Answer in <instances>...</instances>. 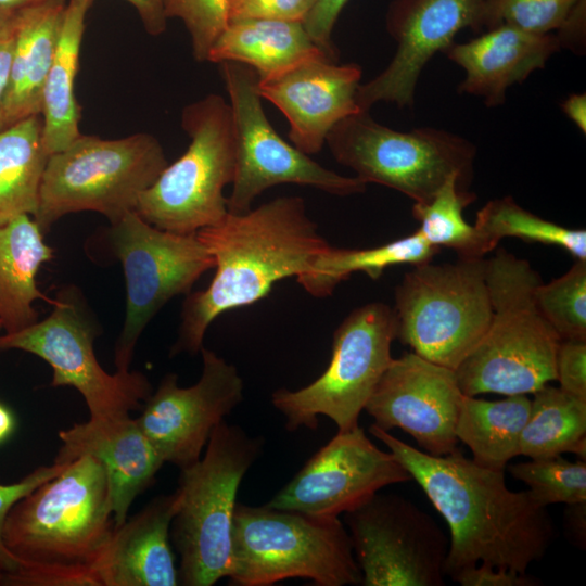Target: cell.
I'll list each match as a JSON object with an SVG mask.
<instances>
[{
  "instance_id": "1",
  "label": "cell",
  "mask_w": 586,
  "mask_h": 586,
  "mask_svg": "<svg viewBox=\"0 0 586 586\" xmlns=\"http://www.w3.org/2000/svg\"><path fill=\"white\" fill-rule=\"evenodd\" d=\"M369 431L446 521L450 533L446 576L453 578L477 563L525 573L546 555L555 539L547 507L536 502L528 491L510 489L504 471L482 467L458 448L433 456L374 424Z\"/></svg>"
},
{
  "instance_id": "2",
  "label": "cell",
  "mask_w": 586,
  "mask_h": 586,
  "mask_svg": "<svg viewBox=\"0 0 586 586\" xmlns=\"http://www.w3.org/2000/svg\"><path fill=\"white\" fill-rule=\"evenodd\" d=\"M196 235L214 259L215 275L183 302L170 356L196 354L222 313L256 303L273 284L298 277L330 244L301 196H280L244 213H230Z\"/></svg>"
},
{
  "instance_id": "3",
  "label": "cell",
  "mask_w": 586,
  "mask_h": 586,
  "mask_svg": "<svg viewBox=\"0 0 586 586\" xmlns=\"http://www.w3.org/2000/svg\"><path fill=\"white\" fill-rule=\"evenodd\" d=\"M114 527L104 468L80 456L10 510L3 542L21 563L11 575L47 586H101L98 569Z\"/></svg>"
},
{
  "instance_id": "4",
  "label": "cell",
  "mask_w": 586,
  "mask_h": 586,
  "mask_svg": "<svg viewBox=\"0 0 586 586\" xmlns=\"http://www.w3.org/2000/svg\"><path fill=\"white\" fill-rule=\"evenodd\" d=\"M492 318L474 348L456 368L462 394H533L556 380L561 339L539 311L534 292L542 278L505 249L486 259Z\"/></svg>"
},
{
  "instance_id": "5",
  "label": "cell",
  "mask_w": 586,
  "mask_h": 586,
  "mask_svg": "<svg viewBox=\"0 0 586 586\" xmlns=\"http://www.w3.org/2000/svg\"><path fill=\"white\" fill-rule=\"evenodd\" d=\"M259 451L258 438L222 420L204 456L180 469L170 525V539L180 556V585L211 586L228 577L238 488Z\"/></svg>"
},
{
  "instance_id": "6",
  "label": "cell",
  "mask_w": 586,
  "mask_h": 586,
  "mask_svg": "<svg viewBox=\"0 0 586 586\" xmlns=\"http://www.w3.org/2000/svg\"><path fill=\"white\" fill-rule=\"evenodd\" d=\"M228 577L238 586H270L291 577L344 586L361 584L362 575L339 518L237 504Z\"/></svg>"
},
{
  "instance_id": "7",
  "label": "cell",
  "mask_w": 586,
  "mask_h": 586,
  "mask_svg": "<svg viewBox=\"0 0 586 586\" xmlns=\"http://www.w3.org/2000/svg\"><path fill=\"white\" fill-rule=\"evenodd\" d=\"M167 165L151 133L118 139L81 133L49 155L33 218L44 235L63 216L82 211L100 213L113 225L136 209L141 193Z\"/></svg>"
},
{
  "instance_id": "8",
  "label": "cell",
  "mask_w": 586,
  "mask_h": 586,
  "mask_svg": "<svg viewBox=\"0 0 586 586\" xmlns=\"http://www.w3.org/2000/svg\"><path fill=\"white\" fill-rule=\"evenodd\" d=\"M181 127L190 138L188 149L141 193L135 211L156 228L190 234L228 213L224 189L235 170L230 104L209 93L182 110Z\"/></svg>"
},
{
  "instance_id": "9",
  "label": "cell",
  "mask_w": 586,
  "mask_h": 586,
  "mask_svg": "<svg viewBox=\"0 0 586 586\" xmlns=\"http://www.w3.org/2000/svg\"><path fill=\"white\" fill-rule=\"evenodd\" d=\"M326 144L366 184L394 189L415 203L429 202L453 175L464 190L473 178L476 148L468 139L434 127L397 131L366 110L339 122Z\"/></svg>"
},
{
  "instance_id": "10",
  "label": "cell",
  "mask_w": 586,
  "mask_h": 586,
  "mask_svg": "<svg viewBox=\"0 0 586 586\" xmlns=\"http://www.w3.org/2000/svg\"><path fill=\"white\" fill-rule=\"evenodd\" d=\"M396 339L419 356L456 370L488 328L486 258L416 265L395 289Z\"/></svg>"
},
{
  "instance_id": "11",
  "label": "cell",
  "mask_w": 586,
  "mask_h": 586,
  "mask_svg": "<svg viewBox=\"0 0 586 586\" xmlns=\"http://www.w3.org/2000/svg\"><path fill=\"white\" fill-rule=\"evenodd\" d=\"M396 332L394 309L385 303L370 302L352 310L334 331L326 371L300 390L272 393L271 402L285 417L288 430L316 429L319 416L333 420L339 431L358 426L361 410L393 360Z\"/></svg>"
},
{
  "instance_id": "12",
  "label": "cell",
  "mask_w": 586,
  "mask_h": 586,
  "mask_svg": "<svg viewBox=\"0 0 586 586\" xmlns=\"http://www.w3.org/2000/svg\"><path fill=\"white\" fill-rule=\"evenodd\" d=\"M48 317L0 335V349H20L38 356L52 370L51 386H72L84 397L92 419L129 416L152 393L140 371L106 372L98 361L94 341L101 329L75 286L59 292Z\"/></svg>"
},
{
  "instance_id": "13",
  "label": "cell",
  "mask_w": 586,
  "mask_h": 586,
  "mask_svg": "<svg viewBox=\"0 0 586 586\" xmlns=\"http://www.w3.org/2000/svg\"><path fill=\"white\" fill-rule=\"evenodd\" d=\"M219 71L229 97L235 146L228 212L249 211L259 194L281 183L309 186L339 196L366 190L367 184L357 177L321 166L279 136L264 112L258 76L252 67L221 62Z\"/></svg>"
},
{
  "instance_id": "14",
  "label": "cell",
  "mask_w": 586,
  "mask_h": 586,
  "mask_svg": "<svg viewBox=\"0 0 586 586\" xmlns=\"http://www.w3.org/2000/svg\"><path fill=\"white\" fill-rule=\"evenodd\" d=\"M109 240L126 283V314L114 364L117 371H128L151 319L173 297L191 293L196 280L214 268V259L196 233L162 230L136 211L111 225Z\"/></svg>"
},
{
  "instance_id": "15",
  "label": "cell",
  "mask_w": 586,
  "mask_h": 586,
  "mask_svg": "<svg viewBox=\"0 0 586 586\" xmlns=\"http://www.w3.org/2000/svg\"><path fill=\"white\" fill-rule=\"evenodd\" d=\"M365 586H443L449 539L430 514L378 492L344 513Z\"/></svg>"
},
{
  "instance_id": "16",
  "label": "cell",
  "mask_w": 586,
  "mask_h": 586,
  "mask_svg": "<svg viewBox=\"0 0 586 586\" xmlns=\"http://www.w3.org/2000/svg\"><path fill=\"white\" fill-rule=\"evenodd\" d=\"M410 480L396 457L374 445L358 425L337 431L266 506L333 519L383 487Z\"/></svg>"
},
{
  "instance_id": "17",
  "label": "cell",
  "mask_w": 586,
  "mask_h": 586,
  "mask_svg": "<svg viewBox=\"0 0 586 586\" xmlns=\"http://www.w3.org/2000/svg\"><path fill=\"white\" fill-rule=\"evenodd\" d=\"M202 374L189 386L167 373L142 405L137 418L164 462L187 468L202 456L213 430L243 399L237 368L213 351L201 348Z\"/></svg>"
},
{
  "instance_id": "18",
  "label": "cell",
  "mask_w": 586,
  "mask_h": 586,
  "mask_svg": "<svg viewBox=\"0 0 586 586\" xmlns=\"http://www.w3.org/2000/svg\"><path fill=\"white\" fill-rule=\"evenodd\" d=\"M485 0H394L387 30L396 43L388 65L371 80L360 84L356 100L369 111L379 102L411 107L419 77L437 53L462 29L483 27Z\"/></svg>"
},
{
  "instance_id": "19",
  "label": "cell",
  "mask_w": 586,
  "mask_h": 586,
  "mask_svg": "<svg viewBox=\"0 0 586 586\" xmlns=\"http://www.w3.org/2000/svg\"><path fill=\"white\" fill-rule=\"evenodd\" d=\"M462 395L455 370L411 352L393 358L365 410L378 428L402 429L424 453L444 456L457 449Z\"/></svg>"
},
{
  "instance_id": "20",
  "label": "cell",
  "mask_w": 586,
  "mask_h": 586,
  "mask_svg": "<svg viewBox=\"0 0 586 586\" xmlns=\"http://www.w3.org/2000/svg\"><path fill=\"white\" fill-rule=\"evenodd\" d=\"M361 68L327 55L304 60L276 75L258 78V92L286 117L289 139L303 153L321 151L331 129L361 111L356 94Z\"/></svg>"
},
{
  "instance_id": "21",
  "label": "cell",
  "mask_w": 586,
  "mask_h": 586,
  "mask_svg": "<svg viewBox=\"0 0 586 586\" xmlns=\"http://www.w3.org/2000/svg\"><path fill=\"white\" fill-rule=\"evenodd\" d=\"M55 462L87 455L106 473L115 527L122 525L133 500L149 487L165 463L137 418L92 419L61 430Z\"/></svg>"
},
{
  "instance_id": "22",
  "label": "cell",
  "mask_w": 586,
  "mask_h": 586,
  "mask_svg": "<svg viewBox=\"0 0 586 586\" xmlns=\"http://www.w3.org/2000/svg\"><path fill=\"white\" fill-rule=\"evenodd\" d=\"M560 49L556 34H532L499 25L470 41L451 42L443 52L464 71L458 91L480 97L493 107L505 102L509 87L544 68Z\"/></svg>"
},
{
  "instance_id": "23",
  "label": "cell",
  "mask_w": 586,
  "mask_h": 586,
  "mask_svg": "<svg viewBox=\"0 0 586 586\" xmlns=\"http://www.w3.org/2000/svg\"><path fill=\"white\" fill-rule=\"evenodd\" d=\"M176 493L150 501L114 527L99 565L101 586H176L178 569L170 545Z\"/></svg>"
},
{
  "instance_id": "24",
  "label": "cell",
  "mask_w": 586,
  "mask_h": 586,
  "mask_svg": "<svg viewBox=\"0 0 586 586\" xmlns=\"http://www.w3.org/2000/svg\"><path fill=\"white\" fill-rule=\"evenodd\" d=\"M66 0L17 11L3 128L41 114L42 90L59 41Z\"/></svg>"
},
{
  "instance_id": "25",
  "label": "cell",
  "mask_w": 586,
  "mask_h": 586,
  "mask_svg": "<svg viewBox=\"0 0 586 586\" xmlns=\"http://www.w3.org/2000/svg\"><path fill=\"white\" fill-rule=\"evenodd\" d=\"M53 249L29 215L0 225V324L4 333L38 320L37 300L53 303L38 288L36 276L51 260Z\"/></svg>"
},
{
  "instance_id": "26",
  "label": "cell",
  "mask_w": 586,
  "mask_h": 586,
  "mask_svg": "<svg viewBox=\"0 0 586 586\" xmlns=\"http://www.w3.org/2000/svg\"><path fill=\"white\" fill-rule=\"evenodd\" d=\"M319 55L329 56L311 40L303 23L245 18L228 23L207 61L241 63L252 67L258 78H264Z\"/></svg>"
},
{
  "instance_id": "27",
  "label": "cell",
  "mask_w": 586,
  "mask_h": 586,
  "mask_svg": "<svg viewBox=\"0 0 586 586\" xmlns=\"http://www.w3.org/2000/svg\"><path fill=\"white\" fill-rule=\"evenodd\" d=\"M93 0H66L59 41L48 72L41 103L42 142L48 155L80 135L81 107L75 94L86 16Z\"/></svg>"
},
{
  "instance_id": "28",
  "label": "cell",
  "mask_w": 586,
  "mask_h": 586,
  "mask_svg": "<svg viewBox=\"0 0 586 586\" xmlns=\"http://www.w3.org/2000/svg\"><path fill=\"white\" fill-rule=\"evenodd\" d=\"M530 409L531 399L524 394L500 400L463 394L455 428L457 440L470 448L473 461L504 471L520 455L521 433Z\"/></svg>"
},
{
  "instance_id": "29",
  "label": "cell",
  "mask_w": 586,
  "mask_h": 586,
  "mask_svg": "<svg viewBox=\"0 0 586 586\" xmlns=\"http://www.w3.org/2000/svg\"><path fill=\"white\" fill-rule=\"evenodd\" d=\"M48 157L40 115L0 130V225L35 216Z\"/></svg>"
},
{
  "instance_id": "30",
  "label": "cell",
  "mask_w": 586,
  "mask_h": 586,
  "mask_svg": "<svg viewBox=\"0 0 586 586\" xmlns=\"http://www.w3.org/2000/svg\"><path fill=\"white\" fill-rule=\"evenodd\" d=\"M438 251L418 230L370 249H339L330 245L316 257L308 271L296 279L308 294L326 297L354 272H364L375 280L386 268L394 265L416 266L429 263Z\"/></svg>"
},
{
  "instance_id": "31",
  "label": "cell",
  "mask_w": 586,
  "mask_h": 586,
  "mask_svg": "<svg viewBox=\"0 0 586 586\" xmlns=\"http://www.w3.org/2000/svg\"><path fill=\"white\" fill-rule=\"evenodd\" d=\"M520 455L545 458L572 453L586 459V398L544 385L533 393Z\"/></svg>"
},
{
  "instance_id": "32",
  "label": "cell",
  "mask_w": 586,
  "mask_h": 586,
  "mask_svg": "<svg viewBox=\"0 0 586 586\" xmlns=\"http://www.w3.org/2000/svg\"><path fill=\"white\" fill-rule=\"evenodd\" d=\"M464 190L458 176H450L425 203H413L412 216L419 222L418 231L433 246L448 247L458 257H484L496 249L473 225L463 218V208L475 200Z\"/></svg>"
},
{
  "instance_id": "33",
  "label": "cell",
  "mask_w": 586,
  "mask_h": 586,
  "mask_svg": "<svg viewBox=\"0 0 586 586\" xmlns=\"http://www.w3.org/2000/svg\"><path fill=\"white\" fill-rule=\"evenodd\" d=\"M474 226L497 247L502 238H518L559 246L578 260H586V231L546 220L520 206L511 196L488 201L477 213Z\"/></svg>"
},
{
  "instance_id": "34",
  "label": "cell",
  "mask_w": 586,
  "mask_h": 586,
  "mask_svg": "<svg viewBox=\"0 0 586 586\" xmlns=\"http://www.w3.org/2000/svg\"><path fill=\"white\" fill-rule=\"evenodd\" d=\"M510 475L528 486L536 502L574 505L586 502V462L564 459L561 455L530 458L508 467Z\"/></svg>"
},
{
  "instance_id": "35",
  "label": "cell",
  "mask_w": 586,
  "mask_h": 586,
  "mask_svg": "<svg viewBox=\"0 0 586 586\" xmlns=\"http://www.w3.org/2000/svg\"><path fill=\"white\" fill-rule=\"evenodd\" d=\"M535 303L561 340H586V260H578L561 277L538 283Z\"/></svg>"
},
{
  "instance_id": "36",
  "label": "cell",
  "mask_w": 586,
  "mask_h": 586,
  "mask_svg": "<svg viewBox=\"0 0 586 586\" xmlns=\"http://www.w3.org/2000/svg\"><path fill=\"white\" fill-rule=\"evenodd\" d=\"M583 0H485L483 26L509 25L532 34L560 30Z\"/></svg>"
},
{
  "instance_id": "37",
  "label": "cell",
  "mask_w": 586,
  "mask_h": 586,
  "mask_svg": "<svg viewBox=\"0 0 586 586\" xmlns=\"http://www.w3.org/2000/svg\"><path fill=\"white\" fill-rule=\"evenodd\" d=\"M230 0H165L167 18H180L191 38L193 56L207 61L208 53L229 23Z\"/></svg>"
},
{
  "instance_id": "38",
  "label": "cell",
  "mask_w": 586,
  "mask_h": 586,
  "mask_svg": "<svg viewBox=\"0 0 586 586\" xmlns=\"http://www.w3.org/2000/svg\"><path fill=\"white\" fill-rule=\"evenodd\" d=\"M66 464L67 462L53 461L50 466L35 469L17 482L0 484V585L21 566L20 561L8 550L3 542V527L10 510L33 489L61 473Z\"/></svg>"
},
{
  "instance_id": "39",
  "label": "cell",
  "mask_w": 586,
  "mask_h": 586,
  "mask_svg": "<svg viewBox=\"0 0 586 586\" xmlns=\"http://www.w3.org/2000/svg\"><path fill=\"white\" fill-rule=\"evenodd\" d=\"M316 0H230L228 17L230 21L245 18H266L301 22Z\"/></svg>"
},
{
  "instance_id": "40",
  "label": "cell",
  "mask_w": 586,
  "mask_h": 586,
  "mask_svg": "<svg viewBox=\"0 0 586 586\" xmlns=\"http://www.w3.org/2000/svg\"><path fill=\"white\" fill-rule=\"evenodd\" d=\"M556 380L562 390L586 398V340H561L556 356Z\"/></svg>"
},
{
  "instance_id": "41",
  "label": "cell",
  "mask_w": 586,
  "mask_h": 586,
  "mask_svg": "<svg viewBox=\"0 0 586 586\" xmlns=\"http://www.w3.org/2000/svg\"><path fill=\"white\" fill-rule=\"evenodd\" d=\"M348 0H316L303 21V26L311 40L332 60L336 52L331 41V34L336 20Z\"/></svg>"
},
{
  "instance_id": "42",
  "label": "cell",
  "mask_w": 586,
  "mask_h": 586,
  "mask_svg": "<svg viewBox=\"0 0 586 586\" xmlns=\"http://www.w3.org/2000/svg\"><path fill=\"white\" fill-rule=\"evenodd\" d=\"M461 586H537L539 581L525 573L477 563L459 571L453 578Z\"/></svg>"
},
{
  "instance_id": "43",
  "label": "cell",
  "mask_w": 586,
  "mask_h": 586,
  "mask_svg": "<svg viewBox=\"0 0 586 586\" xmlns=\"http://www.w3.org/2000/svg\"><path fill=\"white\" fill-rule=\"evenodd\" d=\"M131 4L144 29L152 36H158L166 29L167 16L165 11V0H125Z\"/></svg>"
},
{
  "instance_id": "44",
  "label": "cell",
  "mask_w": 586,
  "mask_h": 586,
  "mask_svg": "<svg viewBox=\"0 0 586 586\" xmlns=\"http://www.w3.org/2000/svg\"><path fill=\"white\" fill-rule=\"evenodd\" d=\"M14 29L15 25L10 31L0 36V130L3 128V111L10 80Z\"/></svg>"
},
{
  "instance_id": "45",
  "label": "cell",
  "mask_w": 586,
  "mask_h": 586,
  "mask_svg": "<svg viewBox=\"0 0 586 586\" xmlns=\"http://www.w3.org/2000/svg\"><path fill=\"white\" fill-rule=\"evenodd\" d=\"M565 528L574 544L585 547L586 537V502L566 505Z\"/></svg>"
},
{
  "instance_id": "46",
  "label": "cell",
  "mask_w": 586,
  "mask_h": 586,
  "mask_svg": "<svg viewBox=\"0 0 586 586\" xmlns=\"http://www.w3.org/2000/svg\"><path fill=\"white\" fill-rule=\"evenodd\" d=\"M564 115L585 135L586 133V94L572 93L562 103Z\"/></svg>"
},
{
  "instance_id": "47",
  "label": "cell",
  "mask_w": 586,
  "mask_h": 586,
  "mask_svg": "<svg viewBox=\"0 0 586 586\" xmlns=\"http://www.w3.org/2000/svg\"><path fill=\"white\" fill-rule=\"evenodd\" d=\"M16 428V419L12 410L0 402V445L7 442Z\"/></svg>"
},
{
  "instance_id": "48",
  "label": "cell",
  "mask_w": 586,
  "mask_h": 586,
  "mask_svg": "<svg viewBox=\"0 0 586 586\" xmlns=\"http://www.w3.org/2000/svg\"><path fill=\"white\" fill-rule=\"evenodd\" d=\"M16 13L17 11H10L0 7V36L14 27Z\"/></svg>"
},
{
  "instance_id": "49",
  "label": "cell",
  "mask_w": 586,
  "mask_h": 586,
  "mask_svg": "<svg viewBox=\"0 0 586 586\" xmlns=\"http://www.w3.org/2000/svg\"><path fill=\"white\" fill-rule=\"evenodd\" d=\"M49 0H0V7L10 11H20Z\"/></svg>"
},
{
  "instance_id": "50",
  "label": "cell",
  "mask_w": 586,
  "mask_h": 586,
  "mask_svg": "<svg viewBox=\"0 0 586 586\" xmlns=\"http://www.w3.org/2000/svg\"><path fill=\"white\" fill-rule=\"evenodd\" d=\"M0 329H1V324H0Z\"/></svg>"
}]
</instances>
